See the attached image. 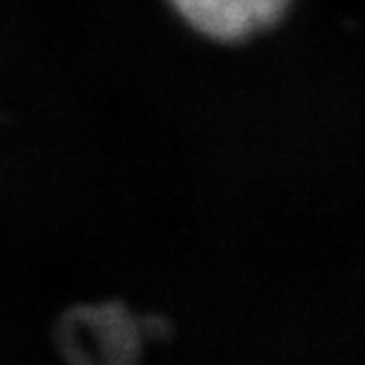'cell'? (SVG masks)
<instances>
[{
	"mask_svg": "<svg viewBox=\"0 0 365 365\" xmlns=\"http://www.w3.org/2000/svg\"><path fill=\"white\" fill-rule=\"evenodd\" d=\"M289 0H170L182 21L216 41H241L279 21Z\"/></svg>",
	"mask_w": 365,
	"mask_h": 365,
	"instance_id": "cell-1",
	"label": "cell"
}]
</instances>
